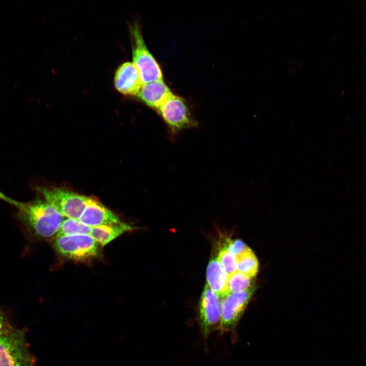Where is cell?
<instances>
[{"instance_id":"obj_19","label":"cell","mask_w":366,"mask_h":366,"mask_svg":"<svg viewBox=\"0 0 366 366\" xmlns=\"http://www.w3.org/2000/svg\"><path fill=\"white\" fill-rule=\"evenodd\" d=\"M0 199L5 201H6V202L9 203L10 204H11L15 206H16L17 205L18 202V201L14 200L13 199L10 198L9 197L7 196L4 193H3L1 191H0Z\"/></svg>"},{"instance_id":"obj_1","label":"cell","mask_w":366,"mask_h":366,"mask_svg":"<svg viewBox=\"0 0 366 366\" xmlns=\"http://www.w3.org/2000/svg\"><path fill=\"white\" fill-rule=\"evenodd\" d=\"M17 218L27 235L37 240L55 236L64 216L44 198L27 202H18Z\"/></svg>"},{"instance_id":"obj_2","label":"cell","mask_w":366,"mask_h":366,"mask_svg":"<svg viewBox=\"0 0 366 366\" xmlns=\"http://www.w3.org/2000/svg\"><path fill=\"white\" fill-rule=\"evenodd\" d=\"M24 329L10 326L0 333V366H35Z\"/></svg>"},{"instance_id":"obj_4","label":"cell","mask_w":366,"mask_h":366,"mask_svg":"<svg viewBox=\"0 0 366 366\" xmlns=\"http://www.w3.org/2000/svg\"><path fill=\"white\" fill-rule=\"evenodd\" d=\"M43 197L64 217L78 220L89 197L81 195L63 188H37Z\"/></svg>"},{"instance_id":"obj_12","label":"cell","mask_w":366,"mask_h":366,"mask_svg":"<svg viewBox=\"0 0 366 366\" xmlns=\"http://www.w3.org/2000/svg\"><path fill=\"white\" fill-rule=\"evenodd\" d=\"M228 277L229 275L217 259L209 261L206 269L207 285L222 298L228 294Z\"/></svg>"},{"instance_id":"obj_6","label":"cell","mask_w":366,"mask_h":366,"mask_svg":"<svg viewBox=\"0 0 366 366\" xmlns=\"http://www.w3.org/2000/svg\"><path fill=\"white\" fill-rule=\"evenodd\" d=\"M222 298L206 284L199 301L198 322L204 338L220 329Z\"/></svg>"},{"instance_id":"obj_18","label":"cell","mask_w":366,"mask_h":366,"mask_svg":"<svg viewBox=\"0 0 366 366\" xmlns=\"http://www.w3.org/2000/svg\"><path fill=\"white\" fill-rule=\"evenodd\" d=\"M224 249L227 250L235 257L245 253L250 248L239 239H226Z\"/></svg>"},{"instance_id":"obj_16","label":"cell","mask_w":366,"mask_h":366,"mask_svg":"<svg viewBox=\"0 0 366 366\" xmlns=\"http://www.w3.org/2000/svg\"><path fill=\"white\" fill-rule=\"evenodd\" d=\"M253 281V279L237 271L228 277L227 293L245 291L254 286Z\"/></svg>"},{"instance_id":"obj_8","label":"cell","mask_w":366,"mask_h":366,"mask_svg":"<svg viewBox=\"0 0 366 366\" xmlns=\"http://www.w3.org/2000/svg\"><path fill=\"white\" fill-rule=\"evenodd\" d=\"M173 132L194 127L196 123L185 101L172 94L157 109Z\"/></svg>"},{"instance_id":"obj_11","label":"cell","mask_w":366,"mask_h":366,"mask_svg":"<svg viewBox=\"0 0 366 366\" xmlns=\"http://www.w3.org/2000/svg\"><path fill=\"white\" fill-rule=\"evenodd\" d=\"M172 94L161 79L144 83L137 96L147 106L157 110Z\"/></svg>"},{"instance_id":"obj_9","label":"cell","mask_w":366,"mask_h":366,"mask_svg":"<svg viewBox=\"0 0 366 366\" xmlns=\"http://www.w3.org/2000/svg\"><path fill=\"white\" fill-rule=\"evenodd\" d=\"M116 90L126 96H136L143 83L140 74L133 62H127L117 69L114 77Z\"/></svg>"},{"instance_id":"obj_20","label":"cell","mask_w":366,"mask_h":366,"mask_svg":"<svg viewBox=\"0 0 366 366\" xmlns=\"http://www.w3.org/2000/svg\"><path fill=\"white\" fill-rule=\"evenodd\" d=\"M10 325L7 324L5 321L2 313L0 311V333L3 332Z\"/></svg>"},{"instance_id":"obj_13","label":"cell","mask_w":366,"mask_h":366,"mask_svg":"<svg viewBox=\"0 0 366 366\" xmlns=\"http://www.w3.org/2000/svg\"><path fill=\"white\" fill-rule=\"evenodd\" d=\"M134 229L131 225L122 222L92 227L89 235L104 247L124 233Z\"/></svg>"},{"instance_id":"obj_15","label":"cell","mask_w":366,"mask_h":366,"mask_svg":"<svg viewBox=\"0 0 366 366\" xmlns=\"http://www.w3.org/2000/svg\"><path fill=\"white\" fill-rule=\"evenodd\" d=\"M92 228L82 224L78 220L67 218L63 221L55 236L89 235Z\"/></svg>"},{"instance_id":"obj_10","label":"cell","mask_w":366,"mask_h":366,"mask_svg":"<svg viewBox=\"0 0 366 366\" xmlns=\"http://www.w3.org/2000/svg\"><path fill=\"white\" fill-rule=\"evenodd\" d=\"M78 220L90 227L122 222L117 215L98 200L90 197Z\"/></svg>"},{"instance_id":"obj_7","label":"cell","mask_w":366,"mask_h":366,"mask_svg":"<svg viewBox=\"0 0 366 366\" xmlns=\"http://www.w3.org/2000/svg\"><path fill=\"white\" fill-rule=\"evenodd\" d=\"M255 290L253 286L245 291L229 293L222 298L220 326L222 332L235 328Z\"/></svg>"},{"instance_id":"obj_17","label":"cell","mask_w":366,"mask_h":366,"mask_svg":"<svg viewBox=\"0 0 366 366\" xmlns=\"http://www.w3.org/2000/svg\"><path fill=\"white\" fill-rule=\"evenodd\" d=\"M217 259L229 276L237 271L236 257L226 249L220 251Z\"/></svg>"},{"instance_id":"obj_3","label":"cell","mask_w":366,"mask_h":366,"mask_svg":"<svg viewBox=\"0 0 366 366\" xmlns=\"http://www.w3.org/2000/svg\"><path fill=\"white\" fill-rule=\"evenodd\" d=\"M53 247L62 257L85 262L97 258L102 246L90 235L55 236Z\"/></svg>"},{"instance_id":"obj_14","label":"cell","mask_w":366,"mask_h":366,"mask_svg":"<svg viewBox=\"0 0 366 366\" xmlns=\"http://www.w3.org/2000/svg\"><path fill=\"white\" fill-rule=\"evenodd\" d=\"M236 259L237 271L253 279L258 272L259 264L258 260L252 250L250 249L236 257Z\"/></svg>"},{"instance_id":"obj_5","label":"cell","mask_w":366,"mask_h":366,"mask_svg":"<svg viewBox=\"0 0 366 366\" xmlns=\"http://www.w3.org/2000/svg\"><path fill=\"white\" fill-rule=\"evenodd\" d=\"M131 36L133 63L137 68L143 84L163 79L161 68L148 50L137 24L131 28Z\"/></svg>"}]
</instances>
